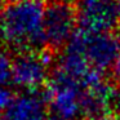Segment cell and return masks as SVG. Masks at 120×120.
I'll return each instance as SVG.
<instances>
[{
    "label": "cell",
    "mask_w": 120,
    "mask_h": 120,
    "mask_svg": "<svg viewBox=\"0 0 120 120\" xmlns=\"http://www.w3.org/2000/svg\"><path fill=\"white\" fill-rule=\"evenodd\" d=\"M45 8L40 1H11L3 11V39L22 50L45 45Z\"/></svg>",
    "instance_id": "6da1fadb"
},
{
    "label": "cell",
    "mask_w": 120,
    "mask_h": 120,
    "mask_svg": "<svg viewBox=\"0 0 120 120\" xmlns=\"http://www.w3.org/2000/svg\"><path fill=\"white\" fill-rule=\"evenodd\" d=\"M66 49L81 54L92 67L102 72L114 65L120 52V38L111 32L89 34L79 30L66 45Z\"/></svg>",
    "instance_id": "7a4b0ae2"
},
{
    "label": "cell",
    "mask_w": 120,
    "mask_h": 120,
    "mask_svg": "<svg viewBox=\"0 0 120 120\" xmlns=\"http://www.w3.org/2000/svg\"><path fill=\"white\" fill-rule=\"evenodd\" d=\"M83 93L84 88L78 81L56 68L47 84L45 101L54 116L65 120H78L83 116Z\"/></svg>",
    "instance_id": "3957f363"
},
{
    "label": "cell",
    "mask_w": 120,
    "mask_h": 120,
    "mask_svg": "<svg viewBox=\"0 0 120 120\" xmlns=\"http://www.w3.org/2000/svg\"><path fill=\"white\" fill-rule=\"evenodd\" d=\"M53 62V50H22L13 58L12 81L17 86L34 92L47 81Z\"/></svg>",
    "instance_id": "277c9868"
},
{
    "label": "cell",
    "mask_w": 120,
    "mask_h": 120,
    "mask_svg": "<svg viewBox=\"0 0 120 120\" xmlns=\"http://www.w3.org/2000/svg\"><path fill=\"white\" fill-rule=\"evenodd\" d=\"M76 23V9L72 4L62 0L48 4L44 17L45 45L50 50L67 45L75 34Z\"/></svg>",
    "instance_id": "5b68a950"
},
{
    "label": "cell",
    "mask_w": 120,
    "mask_h": 120,
    "mask_svg": "<svg viewBox=\"0 0 120 120\" xmlns=\"http://www.w3.org/2000/svg\"><path fill=\"white\" fill-rule=\"evenodd\" d=\"M75 9L78 25L84 32H110L119 22L115 0H78Z\"/></svg>",
    "instance_id": "8992f818"
},
{
    "label": "cell",
    "mask_w": 120,
    "mask_h": 120,
    "mask_svg": "<svg viewBox=\"0 0 120 120\" xmlns=\"http://www.w3.org/2000/svg\"><path fill=\"white\" fill-rule=\"evenodd\" d=\"M119 93L112 84L101 80L84 89L83 93V116L93 119L97 116L107 115L112 106H116Z\"/></svg>",
    "instance_id": "52a82bcc"
},
{
    "label": "cell",
    "mask_w": 120,
    "mask_h": 120,
    "mask_svg": "<svg viewBox=\"0 0 120 120\" xmlns=\"http://www.w3.org/2000/svg\"><path fill=\"white\" fill-rule=\"evenodd\" d=\"M47 101L36 92H25L14 97L4 114L5 120H48Z\"/></svg>",
    "instance_id": "ba28073f"
},
{
    "label": "cell",
    "mask_w": 120,
    "mask_h": 120,
    "mask_svg": "<svg viewBox=\"0 0 120 120\" xmlns=\"http://www.w3.org/2000/svg\"><path fill=\"white\" fill-rule=\"evenodd\" d=\"M13 58L7 50L0 48V86H5L12 80Z\"/></svg>",
    "instance_id": "9c48e42d"
},
{
    "label": "cell",
    "mask_w": 120,
    "mask_h": 120,
    "mask_svg": "<svg viewBox=\"0 0 120 120\" xmlns=\"http://www.w3.org/2000/svg\"><path fill=\"white\" fill-rule=\"evenodd\" d=\"M14 97L12 96V92L5 86H0V112L7 111L9 105L12 103Z\"/></svg>",
    "instance_id": "30bf717a"
},
{
    "label": "cell",
    "mask_w": 120,
    "mask_h": 120,
    "mask_svg": "<svg viewBox=\"0 0 120 120\" xmlns=\"http://www.w3.org/2000/svg\"><path fill=\"white\" fill-rule=\"evenodd\" d=\"M111 68H112V76H114V79L117 83H120V52L117 54V57H116V60H115Z\"/></svg>",
    "instance_id": "8fae6325"
},
{
    "label": "cell",
    "mask_w": 120,
    "mask_h": 120,
    "mask_svg": "<svg viewBox=\"0 0 120 120\" xmlns=\"http://www.w3.org/2000/svg\"><path fill=\"white\" fill-rule=\"evenodd\" d=\"M88 120H115V119L112 116H110V115H102V116H97V117L88 119Z\"/></svg>",
    "instance_id": "7c38bea8"
},
{
    "label": "cell",
    "mask_w": 120,
    "mask_h": 120,
    "mask_svg": "<svg viewBox=\"0 0 120 120\" xmlns=\"http://www.w3.org/2000/svg\"><path fill=\"white\" fill-rule=\"evenodd\" d=\"M3 11L4 9L0 5V38H3Z\"/></svg>",
    "instance_id": "4fadbf2b"
},
{
    "label": "cell",
    "mask_w": 120,
    "mask_h": 120,
    "mask_svg": "<svg viewBox=\"0 0 120 120\" xmlns=\"http://www.w3.org/2000/svg\"><path fill=\"white\" fill-rule=\"evenodd\" d=\"M115 107H116V109H117V110H119V111H120V93H119V97H117V101H116V106H115Z\"/></svg>",
    "instance_id": "5bb4252c"
},
{
    "label": "cell",
    "mask_w": 120,
    "mask_h": 120,
    "mask_svg": "<svg viewBox=\"0 0 120 120\" xmlns=\"http://www.w3.org/2000/svg\"><path fill=\"white\" fill-rule=\"evenodd\" d=\"M117 17H119V23H120V0L117 1Z\"/></svg>",
    "instance_id": "9a60e30c"
},
{
    "label": "cell",
    "mask_w": 120,
    "mask_h": 120,
    "mask_svg": "<svg viewBox=\"0 0 120 120\" xmlns=\"http://www.w3.org/2000/svg\"><path fill=\"white\" fill-rule=\"evenodd\" d=\"M48 120H65V119H62V117H58V116H54V115H53V116H50Z\"/></svg>",
    "instance_id": "2e32d148"
},
{
    "label": "cell",
    "mask_w": 120,
    "mask_h": 120,
    "mask_svg": "<svg viewBox=\"0 0 120 120\" xmlns=\"http://www.w3.org/2000/svg\"><path fill=\"white\" fill-rule=\"evenodd\" d=\"M12 1H39V0H12Z\"/></svg>",
    "instance_id": "e0dca14e"
},
{
    "label": "cell",
    "mask_w": 120,
    "mask_h": 120,
    "mask_svg": "<svg viewBox=\"0 0 120 120\" xmlns=\"http://www.w3.org/2000/svg\"><path fill=\"white\" fill-rule=\"evenodd\" d=\"M0 120H5V119H4V117H0Z\"/></svg>",
    "instance_id": "ac0fdd59"
},
{
    "label": "cell",
    "mask_w": 120,
    "mask_h": 120,
    "mask_svg": "<svg viewBox=\"0 0 120 120\" xmlns=\"http://www.w3.org/2000/svg\"><path fill=\"white\" fill-rule=\"evenodd\" d=\"M62 1H67V0H62Z\"/></svg>",
    "instance_id": "d6986e66"
}]
</instances>
